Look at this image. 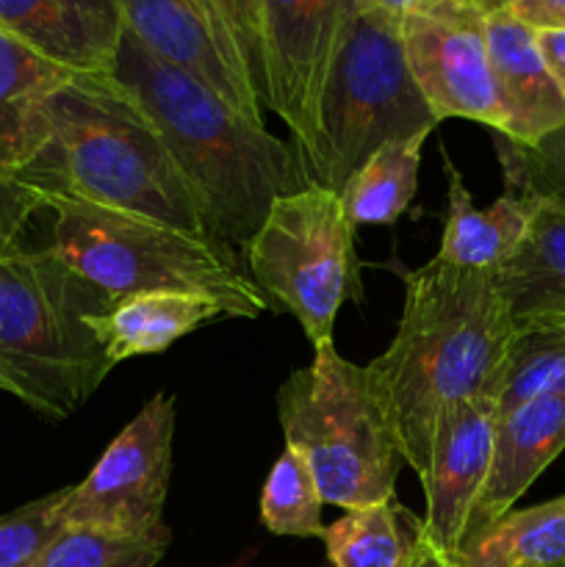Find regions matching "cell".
<instances>
[{
    "label": "cell",
    "instance_id": "1",
    "mask_svg": "<svg viewBox=\"0 0 565 567\" xmlns=\"http://www.w3.org/2000/svg\"><path fill=\"white\" fill-rule=\"evenodd\" d=\"M402 280L397 336L363 371L404 465L421 480L443 410L469 396H496L515 324L496 271L432 258L404 269Z\"/></svg>",
    "mask_w": 565,
    "mask_h": 567
},
{
    "label": "cell",
    "instance_id": "2",
    "mask_svg": "<svg viewBox=\"0 0 565 567\" xmlns=\"http://www.w3.org/2000/svg\"><path fill=\"white\" fill-rule=\"evenodd\" d=\"M114 75L155 122L210 233L233 252L247 249L277 197L308 186L291 144L244 120L203 81L155 59L127 31Z\"/></svg>",
    "mask_w": 565,
    "mask_h": 567
},
{
    "label": "cell",
    "instance_id": "3",
    "mask_svg": "<svg viewBox=\"0 0 565 567\" xmlns=\"http://www.w3.org/2000/svg\"><path fill=\"white\" fill-rule=\"evenodd\" d=\"M48 147L22 175L44 205L81 199L214 238L158 127L114 72H75L48 100Z\"/></svg>",
    "mask_w": 565,
    "mask_h": 567
},
{
    "label": "cell",
    "instance_id": "4",
    "mask_svg": "<svg viewBox=\"0 0 565 567\" xmlns=\"http://www.w3.org/2000/svg\"><path fill=\"white\" fill-rule=\"evenodd\" d=\"M109 305L48 247L0 252V391L48 421L70 419L114 369L89 327Z\"/></svg>",
    "mask_w": 565,
    "mask_h": 567
},
{
    "label": "cell",
    "instance_id": "5",
    "mask_svg": "<svg viewBox=\"0 0 565 567\" xmlns=\"http://www.w3.org/2000/svg\"><path fill=\"white\" fill-rule=\"evenodd\" d=\"M48 249L111 302L142 291L199 293L233 319H258L269 302L236 252L216 238L194 236L144 216L55 197Z\"/></svg>",
    "mask_w": 565,
    "mask_h": 567
},
{
    "label": "cell",
    "instance_id": "6",
    "mask_svg": "<svg viewBox=\"0 0 565 567\" xmlns=\"http://www.w3.org/2000/svg\"><path fill=\"white\" fill-rule=\"evenodd\" d=\"M438 116L404 59L397 17L360 0L336 55L319 105L308 183L341 194L349 177L388 142L427 138Z\"/></svg>",
    "mask_w": 565,
    "mask_h": 567
},
{
    "label": "cell",
    "instance_id": "7",
    "mask_svg": "<svg viewBox=\"0 0 565 567\" xmlns=\"http://www.w3.org/2000/svg\"><path fill=\"white\" fill-rule=\"evenodd\" d=\"M277 413L286 446L310 465L325 504L349 513L397 498L404 460L363 365L343 360L336 343L314 347V363L282 382Z\"/></svg>",
    "mask_w": 565,
    "mask_h": 567
},
{
    "label": "cell",
    "instance_id": "8",
    "mask_svg": "<svg viewBox=\"0 0 565 567\" xmlns=\"http://www.w3.org/2000/svg\"><path fill=\"white\" fill-rule=\"evenodd\" d=\"M355 230L341 194L308 183L277 197L247 244V271L266 302L288 310L314 347L332 341L343 299H360Z\"/></svg>",
    "mask_w": 565,
    "mask_h": 567
},
{
    "label": "cell",
    "instance_id": "9",
    "mask_svg": "<svg viewBox=\"0 0 565 567\" xmlns=\"http://www.w3.org/2000/svg\"><path fill=\"white\" fill-rule=\"evenodd\" d=\"M360 0H260L264 103L291 131L299 161L314 153L319 105Z\"/></svg>",
    "mask_w": 565,
    "mask_h": 567
},
{
    "label": "cell",
    "instance_id": "10",
    "mask_svg": "<svg viewBox=\"0 0 565 567\" xmlns=\"http://www.w3.org/2000/svg\"><path fill=\"white\" fill-rule=\"evenodd\" d=\"M485 20L471 0H424L399 20V33L415 86L438 122L460 116L504 133Z\"/></svg>",
    "mask_w": 565,
    "mask_h": 567
},
{
    "label": "cell",
    "instance_id": "11",
    "mask_svg": "<svg viewBox=\"0 0 565 567\" xmlns=\"http://www.w3.org/2000/svg\"><path fill=\"white\" fill-rule=\"evenodd\" d=\"M175 396L155 393L111 441L89 476L72 485L66 524L120 532L164 529L172 476Z\"/></svg>",
    "mask_w": 565,
    "mask_h": 567
},
{
    "label": "cell",
    "instance_id": "12",
    "mask_svg": "<svg viewBox=\"0 0 565 567\" xmlns=\"http://www.w3.org/2000/svg\"><path fill=\"white\" fill-rule=\"evenodd\" d=\"M122 25L155 59L188 72L244 120L266 127L264 97L205 0H116Z\"/></svg>",
    "mask_w": 565,
    "mask_h": 567
},
{
    "label": "cell",
    "instance_id": "13",
    "mask_svg": "<svg viewBox=\"0 0 565 567\" xmlns=\"http://www.w3.org/2000/svg\"><path fill=\"white\" fill-rule=\"evenodd\" d=\"M496 396L482 393L449 404L438 421L430 465L421 476L427 498L424 532L452 557L463 543L493 457Z\"/></svg>",
    "mask_w": 565,
    "mask_h": 567
},
{
    "label": "cell",
    "instance_id": "14",
    "mask_svg": "<svg viewBox=\"0 0 565 567\" xmlns=\"http://www.w3.org/2000/svg\"><path fill=\"white\" fill-rule=\"evenodd\" d=\"M0 28L70 72H114L122 25L116 0H0Z\"/></svg>",
    "mask_w": 565,
    "mask_h": 567
},
{
    "label": "cell",
    "instance_id": "15",
    "mask_svg": "<svg viewBox=\"0 0 565 567\" xmlns=\"http://www.w3.org/2000/svg\"><path fill=\"white\" fill-rule=\"evenodd\" d=\"M493 86L504 114L502 136L518 144H537L565 122V92L537 48L535 28L510 9L485 20Z\"/></svg>",
    "mask_w": 565,
    "mask_h": 567
},
{
    "label": "cell",
    "instance_id": "16",
    "mask_svg": "<svg viewBox=\"0 0 565 567\" xmlns=\"http://www.w3.org/2000/svg\"><path fill=\"white\" fill-rule=\"evenodd\" d=\"M565 449V391L532 399L502 413L493 430V457L465 537L485 529L535 485ZM463 537V540H465Z\"/></svg>",
    "mask_w": 565,
    "mask_h": 567
},
{
    "label": "cell",
    "instance_id": "17",
    "mask_svg": "<svg viewBox=\"0 0 565 567\" xmlns=\"http://www.w3.org/2000/svg\"><path fill=\"white\" fill-rule=\"evenodd\" d=\"M75 72L44 59L0 28V183L22 186V175L50 142L48 100Z\"/></svg>",
    "mask_w": 565,
    "mask_h": 567
},
{
    "label": "cell",
    "instance_id": "18",
    "mask_svg": "<svg viewBox=\"0 0 565 567\" xmlns=\"http://www.w3.org/2000/svg\"><path fill=\"white\" fill-rule=\"evenodd\" d=\"M219 316H225L222 305L199 293L142 291L92 313L89 327L103 343L111 365H116L122 360L164 352Z\"/></svg>",
    "mask_w": 565,
    "mask_h": 567
},
{
    "label": "cell",
    "instance_id": "19",
    "mask_svg": "<svg viewBox=\"0 0 565 567\" xmlns=\"http://www.w3.org/2000/svg\"><path fill=\"white\" fill-rule=\"evenodd\" d=\"M515 327L565 324V214L537 203L524 241L496 269Z\"/></svg>",
    "mask_w": 565,
    "mask_h": 567
},
{
    "label": "cell",
    "instance_id": "20",
    "mask_svg": "<svg viewBox=\"0 0 565 567\" xmlns=\"http://www.w3.org/2000/svg\"><path fill=\"white\" fill-rule=\"evenodd\" d=\"M449 208L441 249L435 258L452 266L480 271H496L524 241L537 203L521 194L504 192L487 208H476L463 175L446 161Z\"/></svg>",
    "mask_w": 565,
    "mask_h": 567
},
{
    "label": "cell",
    "instance_id": "21",
    "mask_svg": "<svg viewBox=\"0 0 565 567\" xmlns=\"http://www.w3.org/2000/svg\"><path fill=\"white\" fill-rule=\"evenodd\" d=\"M454 567H565V493L510 509L460 543Z\"/></svg>",
    "mask_w": 565,
    "mask_h": 567
},
{
    "label": "cell",
    "instance_id": "22",
    "mask_svg": "<svg viewBox=\"0 0 565 567\" xmlns=\"http://www.w3.org/2000/svg\"><path fill=\"white\" fill-rule=\"evenodd\" d=\"M424 138L388 142L355 169L341 192L347 219L360 225H393L408 210L419 186Z\"/></svg>",
    "mask_w": 565,
    "mask_h": 567
},
{
    "label": "cell",
    "instance_id": "23",
    "mask_svg": "<svg viewBox=\"0 0 565 567\" xmlns=\"http://www.w3.org/2000/svg\"><path fill=\"white\" fill-rule=\"evenodd\" d=\"M421 520L397 498L349 509L325 526L327 559L332 567H402Z\"/></svg>",
    "mask_w": 565,
    "mask_h": 567
},
{
    "label": "cell",
    "instance_id": "24",
    "mask_svg": "<svg viewBox=\"0 0 565 567\" xmlns=\"http://www.w3.org/2000/svg\"><path fill=\"white\" fill-rule=\"evenodd\" d=\"M565 391V324L515 327L496 385L499 415Z\"/></svg>",
    "mask_w": 565,
    "mask_h": 567
},
{
    "label": "cell",
    "instance_id": "25",
    "mask_svg": "<svg viewBox=\"0 0 565 567\" xmlns=\"http://www.w3.org/2000/svg\"><path fill=\"white\" fill-rule=\"evenodd\" d=\"M170 543V526L158 532H120L66 524L33 567H158Z\"/></svg>",
    "mask_w": 565,
    "mask_h": 567
},
{
    "label": "cell",
    "instance_id": "26",
    "mask_svg": "<svg viewBox=\"0 0 565 567\" xmlns=\"http://www.w3.org/2000/svg\"><path fill=\"white\" fill-rule=\"evenodd\" d=\"M321 509H325V496H321L314 471L305 463L302 454L286 446L266 476L260 520L271 535L321 537L325 535Z\"/></svg>",
    "mask_w": 565,
    "mask_h": 567
},
{
    "label": "cell",
    "instance_id": "27",
    "mask_svg": "<svg viewBox=\"0 0 565 567\" xmlns=\"http://www.w3.org/2000/svg\"><path fill=\"white\" fill-rule=\"evenodd\" d=\"M504 192L521 194L565 214V122L537 144H518L493 133Z\"/></svg>",
    "mask_w": 565,
    "mask_h": 567
},
{
    "label": "cell",
    "instance_id": "28",
    "mask_svg": "<svg viewBox=\"0 0 565 567\" xmlns=\"http://www.w3.org/2000/svg\"><path fill=\"white\" fill-rule=\"evenodd\" d=\"M70 487L0 515V567H33L66 526Z\"/></svg>",
    "mask_w": 565,
    "mask_h": 567
},
{
    "label": "cell",
    "instance_id": "29",
    "mask_svg": "<svg viewBox=\"0 0 565 567\" xmlns=\"http://www.w3.org/2000/svg\"><path fill=\"white\" fill-rule=\"evenodd\" d=\"M222 31L236 48L249 78L264 97V42H260V0H205ZM266 105V103H264Z\"/></svg>",
    "mask_w": 565,
    "mask_h": 567
},
{
    "label": "cell",
    "instance_id": "30",
    "mask_svg": "<svg viewBox=\"0 0 565 567\" xmlns=\"http://www.w3.org/2000/svg\"><path fill=\"white\" fill-rule=\"evenodd\" d=\"M39 210H44V203L33 188L0 183V238L20 244L22 230Z\"/></svg>",
    "mask_w": 565,
    "mask_h": 567
},
{
    "label": "cell",
    "instance_id": "31",
    "mask_svg": "<svg viewBox=\"0 0 565 567\" xmlns=\"http://www.w3.org/2000/svg\"><path fill=\"white\" fill-rule=\"evenodd\" d=\"M510 11L535 31L565 28V0H513Z\"/></svg>",
    "mask_w": 565,
    "mask_h": 567
},
{
    "label": "cell",
    "instance_id": "32",
    "mask_svg": "<svg viewBox=\"0 0 565 567\" xmlns=\"http://www.w3.org/2000/svg\"><path fill=\"white\" fill-rule=\"evenodd\" d=\"M537 33V48H541L543 61L552 70L554 81L565 92V28H543Z\"/></svg>",
    "mask_w": 565,
    "mask_h": 567
},
{
    "label": "cell",
    "instance_id": "33",
    "mask_svg": "<svg viewBox=\"0 0 565 567\" xmlns=\"http://www.w3.org/2000/svg\"><path fill=\"white\" fill-rule=\"evenodd\" d=\"M402 567H454V563L452 557H449V554L443 551L430 535H427L424 524H421L419 532H415L413 543H410L408 559H404Z\"/></svg>",
    "mask_w": 565,
    "mask_h": 567
},
{
    "label": "cell",
    "instance_id": "34",
    "mask_svg": "<svg viewBox=\"0 0 565 567\" xmlns=\"http://www.w3.org/2000/svg\"><path fill=\"white\" fill-rule=\"evenodd\" d=\"M371 6H377L380 11H386V14L397 17V20H402L408 11H413L415 6H421L424 0H369Z\"/></svg>",
    "mask_w": 565,
    "mask_h": 567
},
{
    "label": "cell",
    "instance_id": "35",
    "mask_svg": "<svg viewBox=\"0 0 565 567\" xmlns=\"http://www.w3.org/2000/svg\"><path fill=\"white\" fill-rule=\"evenodd\" d=\"M471 3H474L476 9L485 11V14H493V11L510 9V6H513V0H471Z\"/></svg>",
    "mask_w": 565,
    "mask_h": 567
},
{
    "label": "cell",
    "instance_id": "36",
    "mask_svg": "<svg viewBox=\"0 0 565 567\" xmlns=\"http://www.w3.org/2000/svg\"><path fill=\"white\" fill-rule=\"evenodd\" d=\"M14 247H20V244H11V241H6V238H0V252H6V249H14Z\"/></svg>",
    "mask_w": 565,
    "mask_h": 567
}]
</instances>
